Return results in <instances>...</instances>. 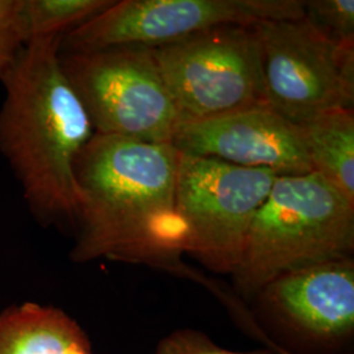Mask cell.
Returning a JSON list of instances; mask_svg holds the SVG:
<instances>
[{"label":"cell","mask_w":354,"mask_h":354,"mask_svg":"<svg viewBox=\"0 0 354 354\" xmlns=\"http://www.w3.org/2000/svg\"><path fill=\"white\" fill-rule=\"evenodd\" d=\"M178 155L171 143L93 133L74 163L80 209L71 259H108L200 279L181 260Z\"/></svg>","instance_id":"obj_1"},{"label":"cell","mask_w":354,"mask_h":354,"mask_svg":"<svg viewBox=\"0 0 354 354\" xmlns=\"http://www.w3.org/2000/svg\"><path fill=\"white\" fill-rule=\"evenodd\" d=\"M61 38L26 44L1 82L0 153L41 223L75 227L80 192L74 163L95 131L61 67Z\"/></svg>","instance_id":"obj_2"},{"label":"cell","mask_w":354,"mask_h":354,"mask_svg":"<svg viewBox=\"0 0 354 354\" xmlns=\"http://www.w3.org/2000/svg\"><path fill=\"white\" fill-rule=\"evenodd\" d=\"M354 203L317 172L279 176L253 218L231 274L245 298L279 276L352 257Z\"/></svg>","instance_id":"obj_3"},{"label":"cell","mask_w":354,"mask_h":354,"mask_svg":"<svg viewBox=\"0 0 354 354\" xmlns=\"http://www.w3.org/2000/svg\"><path fill=\"white\" fill-rule=\"evenodd\" d=\"M59 62L95 133L171 143L180 114L152 48L121 45L59 51Z\"/></svg>","instance_id":"obj_4"},{"label":"cell","mask_w":354,"mask_h":354,"mask_svg":"<svg viewBox=\"0 0 354 354\" xmlns=\"http://www.w3.org/2000/svg\"><path fill=\"white\" fill-rule=\"evenodd\" d=\"M279 176L180 152L176 210L185 230V253L209 270L232 274L253 218Z\"/></svg>","instance_id":"obj_5"},{"label":"cell","mask_w":354,"mask_h":354,"mask_svg":"<svg viewBox=\"0 0 354 354\" xmlns=\"http://www.w3.org/2000/svg\"><path fill=\"white\" fill-rule=\"evenodd\" d=\"M266 104L292 125L354 104V44L339 45L307 16L253 26Z\"/></svg>","instance_id":"obj_6"},{"label":"cell","mask_w":354,"mask_h":354,"mask_svg":"<svg viewBox=\"0 0 354 354\" xmlns=\"http://www.w3.org/2000/svg\"><path fill=\"white\" fill-rule=\"evenodd\" d=\"M152 49L180 122L268 105L253 26H215Z\"/></svg>","instance_id":"obj_7"},{"label":"cell","mask_w":354,"mask_h":354,"mask_svg":"<svg viewBox=\"0 0 354 354\" xmlns=\"http://www.w3.org/2000/svg\"><path fill=\"white\" fill-rule=\"evenodd\" d=\"M306 16L301 0H121L61 38L59 51L159 48L221 26H256Z\"/></svg>","instance_id":"obj_8"},{"label":"cell","mask_w":354,"mask_h":354,"mask_svg":"<svg viewBox=\"0 0 354 354\" xmlns=\"http://www.w3.org/2000/svg\"><path fill=\"white\" fill-rule=\"evenodd\" d=\"M171 145L181 153L285 175L314 172L301 130L269 105L183 121Z\"/></svg>","instance_id":"obj_9"},{"label":"cell","mask_w":354,"mask_h":354,"mask_svg":"<svg viewBox=\"0 0 354 354\" xmlns=\"http://www.w3.org/2000/svg\"><path fill=\"white\" fill-rule=\"evenodd\" d=\"M259 297L279 317L314 339H345L354 330L353 257L282 274Z\"/></svg>","instance_id":"obj_10"},{"label":"cell","mask_w":354,"mask_h":354,"mask_svg":"<svg viewBox=\"0 0 354 354\" xmlns=\"http://www.w3.org/2000/svg\"><path fill=\"white\" fill-rule=\"evenodd\" d=\"M0 354H92L84 330L64 311L36 304L0 314Z\"/></svg>","instance_id":"obj_11"},{"label":"cell","mask_w":354,"mask_h":354,"mask_svg":"<svg viewBox=\"0 0 354 354\" xmlns=\"http://www.w3.org/2000/svg\"><path fill=\"white\" fill-rule=\"evenodd\" d=\"M298 127L314 172L354 203L353 109H332Z\"/></svg>","instance_id":"obj_12"},{"label":"cell","mask_w":354,"mask_h":354,"mask_svg":"<svg viewBox=\"0 0 354 354\" xmlns=\"http://www.w3.org/2000/svg\"><path fill=\"white\" fill-rule=\"evenodd\" d=\"M114 0H19L17 21L24 45L64 37L105 11Z\"/></svg>","instance_id":"obj_13"},{"label":"cell","mask_w":354,"mask_h":354,"mask_svg":"<svg viewBox=\"0 0 354 354\" xmlns=\"http://www.w3.org/2000/svg\"><path fill=\"white\" fill-rule=\"evenodd\" d=\"M306 16L339 45L354 44L353 0L304 1Z\"/></svg>","instance_id":"obj_14"},{"label":"cell","mask_w":354,"mask_h":354,"mask_svg":"<svg viewBox=\"0 0 354 354\" xmlns=\"http://www.w3.org/2000/svg\"><path fill=\"white\" fill-rule=\"evenodd\" d=\"M17 7L19 0H0V83L26 46L19 29Z\"/></svg>","instance_id":"obj_15"},{"label":"cell","mask_w":354,"mask_h":354,"mask_svg":"<svg viewBox=\"0 0 354 354\" xmlns=\"http://www.w3.org/2000/svg\"><path fill=\"white\" fill-rule=\"evenodd\" d=\"M156 354H277L268 351L256 352H232L218 346L203 332L196 329H178L156 346Z\"/></svg>","instance_id":"obj_16"},{"label":"cell","mask_w":354,"mask_h":354,"mask_svg":"<svg viewBox=\"0 0 354 354\" xmlns=\"http://www.w3.org/2000/svg\"><path fill=\"white\" fill-rule=\"evenodd\" d=\"M279 351L281 352L279 354H290L289 352H285V351H281V349H279Z\"/></svg>","instance_id":"obj_17"}]
</instances>
